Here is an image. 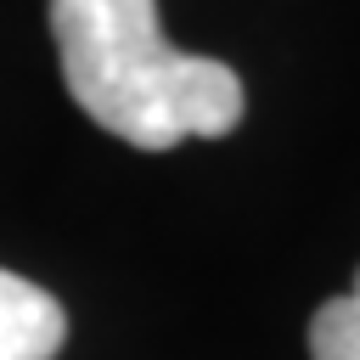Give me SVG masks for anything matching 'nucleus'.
I'll list each match as a JSON object with an SVG mask.
<instances>
[{"label": "nucleus", "instance_id": "nucleus-1", "mask_svg": "<svg viewBox=\"0 0 360 360\" xmlns=\"http://www.w3.org/2000/svg\"><path fill=\"white\" fill-rule=\"evenodd\" d=\"M51 34L79 112L141 152L242 124L236 68L174 51L158 28V0H51Z\"/></svg>", "mask_w": 360, "mask_h": 360}, {"label": "nucleus", "instance_id": "nucleus-2", "mask_svg": "<svg viewBox=\"0 0 360 360\" xmlns=\"http://www.w3.org/2000/svg\"><path fill=\"white\" fill-rule=\"evenodd\" d=\"M62 343H68L62 304L45 287L0 270V360H56Z\"/></svg>", "mask_w": 360, "mask_h": 360}, {"label": "nucleus", "instance_id": "nucleus-3", "mask_svg": "<svg viewBox=\"0 0 360 360\" xmlns=\"http://www.w3.org/2000/svg\"><path fill=\"white\" fill-rule=\"evenodd\" d=\"M309 360H360V270L343 298H326L309 315Z\"/></svg>", "mask_w": 360, "mask_h": 360}]
</instances>
